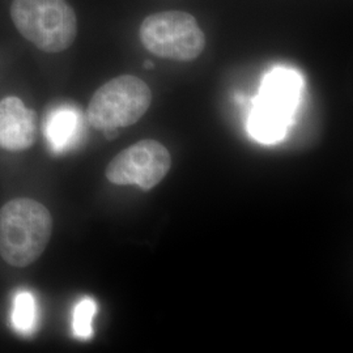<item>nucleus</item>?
I'll list each match as a JSON object with an SVG mask.
<instances>
[{
  "instance_id": "obj_1",
  "label": "nucleus",
  "mask_w": 353,
  "mask_h": 353,
  "mask_svg": "<svg viewBox=\"0 0 353 353\" xmlns=\"http://www.w3.org/2000/svg\"><path fill=\"white\" fill-rule=\"evenodd\" d=\"M52 234L50 211L34 199L14 198L0 208V256L13 267L34 263Z\"/></svg>"
},
{
  "instance_id": "obj_2",
  "label": "nucleus",
  "mask_w": 353,
  "mask_h": 353,
  "mask_svg": "<svg viewBox=\"0 0 353 353\" xmlns=\"http://www.w3.org/2000/svg\"><path fill=\"white\" fill-rule=\"evenodd\" d=\"M11 17L20 34L45 52L67 50L76 39L75 11L65 0H13Z\"/></svg>"
},
{
  "instance_id": "obj_3",
  "label": "nucleus",
  "mask_w": 353,
  "mask_h": 353,
  "mask_svg": "<svg viewBox=\"0 0 353 353\" xmlns=\"http://www.w3.org/2000/svg\"><path fill=\"white\" fill-rule=\"evenodd\" d=\"M301 87V77L288 68L279 67L265 76L249 121L255 139L271 144L285 137Z\"/></svg>"
},
{
  "instance_id": "obj_4",
  "label": "nucleus",
  "mask_w": 353,
  "mask_h": 353,
  "mask_svg": "<svg viewBox=\"0 0 353 353\" xmlns=\"http://www.w3.org/2000/svg\"><path fill=\"white\" fill-rule=\"evenodd\" d=\"M152 90L134 75L114 77L97 89L87 109L89 125L100 131H112L135 125L148 112Z\"/></svg>"
},
{
  "instance_id": "obj_5",
  "label": "nucleus",
  "mask_w": 353,
  "mask_h": 353,
  "mask_svg": "<svg viewBox=\"0 0 353 353\" xmlns=\"http://www.w3.org/2000/svg\"><path fill=\"white\" fill-rule=\"evenodd\" d=\"M143 46L153 55L176 62L195 61L205 48V36L196 19L183 11L153 13L139 29Z\"/></svg>"
},
{
  "instance_id": "obj_6",
  "label": "nucleus",
  "mask_w": 353,
  "mask_h": 353,
  "mask_svg": "<svg viewBox=\"0 0 353 353\" xmlns=\"http://www.w3.org/2000/svg\"><path fill=\"white\" fill-rule=\"evenodd\" d=\"M172 168V156L160 141L143 139L118 153L106 168V178L114 185H137L140 189L157 186Z\"/></svg>"
},
{
  "instance_id": "obj_7",
  "label": "nucleus",
  "mask_w": 353,
  "mask_h": 353,
  "mask_svg": "<svg viewBox=\"0 0 353 353\" xmlns=\"http://www.w3.org/2000/svg\"><path fill=\"white\" fill-rule=\"evenodd\" d=\"M37 139V114L19 97L0 100V148L26 151Z\"/></svg>"
},
{
  "instance_id": "obj_8",
  "label": "nucleus",
  "mask_w": 353,
  "mask_h": 353,
  "mask_svg": "<svg viewBox=\"0 0 353 353\" xmlns=\"http://www.w3.org/2000/svg\"><path fill=\"white\" fill-rule=\"evenodd\" d=\"M81 130L80 114L72 106H58L43 121V135L51 151L62 153L75 144Z\"/></svg>"
},
{
  "instance_id": "obj_9",
  "label": "nucleus",
  "mask_w": 353,
  "mask_h": 353,
  "mask_svg": "<svg viewBox=\"0 0 353 353\" xmlns=\"http://www.w3.org/2000/svg\"><path fill=\"white\" fill-rule=\"evenodd\" d=\"M39 310L34 294L29 290H20L14 294L10 323L23 336H32L38 328Z\"/></svg>"
},
{
  "instance_id": "obj_10",
  "label": "nucleus",
  "mask_w": 353,
  "mask_h": 353,
  "mask_svg": "<svg viewBox=\"0 0 353 353\" xmlns=\"http://www.w3.org/2000/svg\"><path fill=\"white\" fill-rule=\"evenodd\" d=\"M97 312V303L90 299L84 297L80 300L74 310V319H72V330L75 336L79 339H89L93 335V318Z\"/></svg>"
},
{
  "instance_id": "obj_11",
  "label": "nucleus",
  "mask_w": 353,
  "mask_h": 353,
  "mask_svg": "<svg viewBox=\"0 0 353 353\" xmlns=\"http://www.w3.org/2000/svg\"><path fill=\"white\" fill-rule=\"evenodd\" d=\"M144 67H145V68H153V64H152V62H148V61H147L145 64H144Z\"/></svg>"
}]
</instances>
